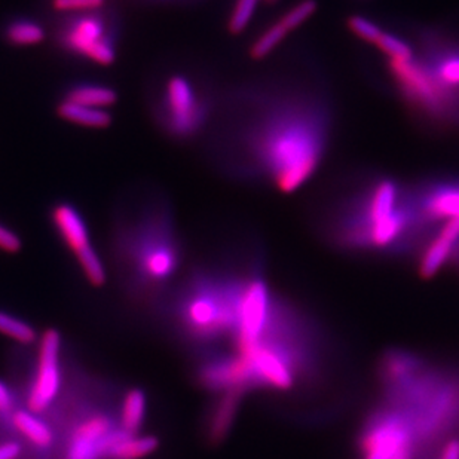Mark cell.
Returning <instances> with one entry per match:
<instances>
[{"instance_id":"obj_1","label":"cell","mask_w":459,"mask_h":459,"mask_svg":"<svg viewBox=\"0 0 459 459\" xmlns=\"http://www.w3.org/2000/svg\"><path fill=\"white\" fill-rule=\"evenodd\" d=\"M329 139V119L309 101L282 104L255 131L253 151L281 192H295L316 174Z\"/></svg>"},{"instance_id":"obj_2","label":"cell","mask_w":459,"mask_h":459,"mask_svg":"<svg viewBox=\"0 0 459 459\" xmlns=\"http://www.w3.org/2000/svg\"><path fill=\"white\" fill-rule=\"evenodd\" d=\"M425 223L416 195L393 178H381L345 205L336 238L352 248H403Z\"/></svg>"},{"instance_id":"obj_3","label":"cell","mask_w":459,"mask_h":459,"mask_svg":"<svg viewBox=\"0 0 459 459\" xmlns=\"http://www.w3.org/2000/svg\"><path fill=\"white\" fill-rule=\"evenodd\" d=\"M415 433L408 416L399 409H384L368 420L359 438L363 459H394L413 449Z\"/></svg>"},{"instance_id":"obj_4","label":"cell","mask_w":459,"mask_h":459,"mask_svg":"<svg viewBox=\"0 0 459 459\" xmlns=\"http://www.w3.org/2000/svg\"><path fill=\"white\" fill-rule=\"evenodd\" d=\"M60 44L67 51L100 65H110L117 60L115 39L108 20L97 13H82L72 17L61 29Z\"/></svg>"},{"instance_id":"obj_5","label":"cell","mask_w":459,"mask_h":459,"mask_svg":"<svg viewBox=\"0 0 459 459\" xmlns=\"http://www.w3.org/2000/svg\"><path fill=\"white\" fill-rule=\"evenodd\" d=\"M390 70L404 99L418 110L434 119L455 115V108L443 96L416 56L411 60H390Z\"/></svg>"},{"instance_id":"obj_6","label":"cell","mask_w":459,"mask_h":459,"mask_svg":"<svg viewBox=\"0 0 459 459\" xmlns=\"http://www.w3.org/2000/svg\"><path fill=\"white\" fill-rule=\"evenodd\" d=\"M273 299L264 280L253 278L241 289L237 307V345L239 352L252 350L273 325Z\"/></svg>"},{"instance_id":"obj_7","label":"cell","mask_w":459,"mask_h":459,"mask_svg":"<svg viewBox=\"0 0 459 459\" xmlns=\"http://www.w3.org/2000/svg\"><path fill=\"white\" fill-rule=\"evenodd\" d=\"M52 223L56 226L61 239L74 252L83 275L92 286L100 287L106 282V269L100 255L92 247L87 225L74 205L56 204L52 208Z\"/></svg>"},{"instance_id":"obj_8","label":"cell","mask_w":459,"mask_h":459,"mask_svg":"<svg viewBox=\"0 0 459 459\" xmlns=\"http://www.w3.org/2000/svg\"><path fill=\"white\" fill-rule=\"evenodd\" d=\"M61 336L56 330L49 329L39 341L38 368L27 394V408L36 415L51 408L60 393Z\"/></svg>"},{"instance_id":"obj_9","label":"cell","mask_w":459,"mask_h":459,"mask_svg":"<svg viewBox=\"0 0 459 459\" xmlns=\"http://www.w3.org/2000/svg\"><path fill=\"white\" fill-rule=\"evenodd\" d=\"M165 126L178 137L195 133L204 117V106L195 88L183 76L167 81L164 92Z\"/></svg>"},{"instance_id":"obj_10","label":"cell","mask_w":459,"mask_h":459,"mask_svg":"<svg viewBox=\"0 0 459 459\" xmlns=\"http://www.w3.org/2000/svg\"><path fill=\"white\" fill-rule=\"evenodd\" d=\"M122 434L108 416L90 415L74 429L65 459H104Z\"/></svg>"},{"instance_id":"obj_11","label":"cell","mask_w":459,"mask_h":459,"mask_svg":"<svg viewBox=\"0 0 459 459\" xmlns=\"http://www.w3.org/2000/svg\"><path fill=\"white\" fill-rule=\"evenodd\" d=\"M420 63L456 110L459 104V44L443 39L429 40Z\"/></svg>"},{"instance_id":"obj_12","label":"cell","mask_w":459,"mask_h":459,"mask_svg":"<svg viewBox=\"0 0 459 459\" xmlns=\"http://www.w3.org/2000/svg\"><path fill=\"white\" fill-rule=\"evenodd\" d=\"M148 237L137 243V266L151 281H165L178 269V255L174 239L162 230H146Z\"/></svg>"},{"instance_id":"obj_13","label":"cell","mask_w":459,"mask_h":459,"mask_svg":"<svg viewBox=\"0 0 459 459\" xmlns=\"http://www.w3.org/2000/svg\"><path fill=\"white\" fill-rule=\"evenodd\" d=\"M416 200L427 223L455 221L459 219V180L429 183Z\"/></svg>"},{"instance_id":"obj_14","label":"cell","mask_w":459,"mask_h":459,"mask_svg":"<svg viewBox=\"0 0 459 459\" xmlns=\"http://www.w3.org/2000/svg\"><path fill=\"white\" fill-rule=\"evenodd\" d=\"M459 248V219L449 221L438 230L420 255V277L431 278L445 266L447 260L458 252Z\"/></svg>"},{"instance_id":"obj_15","label":"cell","mask_w":459,"mask_h":459,"mask_svg":"<svg viewBox=\"0 0 459 459\" xmlns=\"http://www.w3.org/2000/svg\"><path fill=\"white\" fill-rule=\"evenodd\" d=\"M244 391L230 390L221 395V402L217 403L216 408L212 411V420H210V438L212 442H221L228 436L230 429L234 425L237 411H238L239 404H241V397Z\"/></svg>"},{"instance_id":"obj_16","label":"cell","mask_w":459,"mask_h":459,"mask_svg":"<svg viewBox=\"0 0 459 459\" xmlns=\"http://www.w3.org/2000/svg\"><path fill=\"white\" fill-rule=\"evenodd\" d=\"M13 429L26 437L31 445H35L39 449L51 447L54 443V433L45 420H40L39 416L30 411H22L17 409L11 416Z\"/></svg>"},{"instance_id":"obj_17","label":"cell","mask_w":459,"mask_h":459,"mask_svg":"<svg viewBox=\"0 0 459 459\" xmlns=\"http://www.w3.org/2000/svg\"><path fill=\"white\" fill-rule=\"evenodd\" d=\"M61 119L88 128H106L112 122V115L104 108H92L72 101L63 100L56 108Z\"/></svg>"},{"instance_id":"obj_18","label":"cell","mask_w":459,"mask_h":459,"mask_svg":"<svg viewBox=\"0 0 459 459\" xmlns=\"http://www.w3.org/2000/svg\"><path fill=\"white\" fill-rule=\"evenodd\" d=\"M160 446L153 436H130L122 434L119 440L108 449L104 459H142L151 455Z\"/></svg>"},{"instance_id":"obj_19","label":"cell","mask_w":459,"mask_h":459,"mask_svg":"<svg viewBox=\"0 0 459 459\" xmlns=\"http://www.w3.org/2000/svg\"><path fill=\"white\" fill-rule=\"evenodd\" d=\"M146 415V395L142 390H131L122 402L119 429L130 436H137Z\"/></svg>"},{"instance_id":"obj_20","label":"cell","mask_w":459,"mask_h":459,"mask_svg":"<svg viewBox=\"0 0 459 459\" xmlns=\"http://www.w3.org/2000/svg\"><path fill=\"white\" fill-rule=\"evenodd\" d=\"M65 100L92 108H110L117 103L115 90L101 85H76L65 94Z\"/></svg>"},{"instance_id":"obj_21","label":"cell","mask_w":459,"mask_h":459,"mask_svg":"<svg viewBox=\"0 0 459 459\" xmlns=\"http://www.w3.org/2000/svg\"><path fill=\"white\" fill-rule=\"evenodd\" d=\"M4 39L13 47H35L45 40L44 27L30 20H13L4 27Z\"/></svg>"},{"instance_id":"obj_22","label":"cell","mask_w":459,"mask_h":459,"mask_svg":"<svg viewBox=\"0 0 459 459\" xmlns=\"http://www.w3.org/2000/svg\"><path fill=\"white\" fill-rule=\"evenodd\" d=\"M0 333L22 345H30L36 341V330L30 325L4 311H0Z\"/></svg>"},{"instance_id":"obj_23","label":"cell","mask_w":459,"mask_h":459,"mask_svg":"<svg viewBox=\"0 0 459 459\" xmlns=\"http://www.w3.org/2000/svg\"><path fill=\"white\" fill-rule=\"evenodd\" d=\"M289 31L284 29L281 22H277L273 26L268 27L257 39L253 42L250 48V56L255 60H262L264 56H269L282 40L286 39Z\"/></svg>"},{"instance_id":"obj_24","label":"cell","mask_w":459,"mask_h":459,"mask_svg":"<svg viewBox=\"0 0 459 459\" xmlns=\"http://www.w3.org/2000/svg\"><path fill=\"white\" fill-rule=\"evenodd\" d=\"M260 0H237L228 20V30L232 35H239L252 22L255 8Z\"/></svg>"},{"instance_id":"obj_25","label":"cell","mask_w":459,"mask_h":459,"mask_svg":"<svg viewBox=\"0 0 459 459\" xmlns=\"http://www.w3.org/2000/svg\"><path fill=\"white\" fill-rule=\"evenodd\" d=\"M377 48L381 49L390 60H411L415 52L408 42L400 39L397 36L384 31L377 42Z\"/></svg>"},{"instance_id":"obj_26","label":"cell","mask_w":459,"mask_h":459,"mask_svg":"<svg viewBox=\"0 0 459 459\" xmlns=\"http://www.w3.org/2000/svg\"><path fill=\"white\" fill-rule=\"evenodd\" d=\"M316 0H302L299 4H295L293 8L289 9L278 22H281L284 29L290 33V31L296 30L298 27L302 26L305 22H307L316 13Z\"/></svg>"},{"instance_id":"obj_27","label":"cell","mask_w":459,"mask_h":459,"mask_svg":"<svg viewBox=\"0 0 459 459\" xmlns=\"http://www.w3.org/2000/svg\"><path fill=\"white\" fill-rule=\"evenodd\" d=\"M348 26L354 35L359 36V39L366 40L368 44L377 45V40L384 33L377 22H373L368 18L359 17V15L350 18Z\"/></svg>"},{"instance_id":"obj_28","label":"cell","mask_w":459,"mask_h":459,"mask_svg":"<svg viewBox=\"0 0 459 459\" xmlns=\"http://www.w3.org/2000/svg\"><path fill=\"white\" fill-rule=\"evenodd\" d=\"M106 0H51L52 8L60 13H92L103 6Z\"/></svg>"},{"instance_id":"obj_29","label":"cell","mask_w":459,"mask_h":459,"mask_svg":"<svg viewBox=\"0 0 459 459\" xmlns=\"http://www.w3.org/2000/svg\"><path fill=\"white\" fill-rule=\"evenodd\" d=\"M22 243L13 230L0 223V250L6 253H18L22 250Z\"/></svg>"},{"instance_id":"obj_30","label":"cell","mask_w":459,"mask_h":459,"mask_svg":"<svg viewBox=\"0 0 459 459\" xmlns=\"http://www.w3.org/2000/svg\"><path fill=\"white\" fill-rule=\"evenodd\" d=\"M15 409V399L13 391L4 381H0V418L11 420Z\"/></svg>"},{"instance_id":"obj_31","label":"cell","mask_w":459,"mask_h":459,"mask_svg":"<svg viewBox=\"0 0 459 459\" xmlns=\"http://www.w3.org/2000/svg\"><path fill=\"white\" fill-rule=\"evenodd\" d=\"M20 455H22V446H20V443H0V459H18Z\"/></svg>"},{"instance_id":"obj_32","label":"cell","mask_w":459,"mask_h":459,"mask_svg":"<svg viewBox=\"0 0 459 459\" xmlns=\"http://www.w3.org/2000/svg\"><path fill=\"white\" fill-rule=\"evenodd\" d=\"M438 459H459V440L447 442Z\"/></svg>"},{"instance_id":"obj_33","label":"cell","mask_w":459,"mask_h":459,"mask_svg":"<svg viewBox=\"0 0 459 459\" xmlns=\"http://www.w3.org/2000/svg\"><path fill=\"white\" fill-rule=\"evenodd\" d=\"M411 456H413V449H409V451H404L403 454H400V455L394 459H411Z\"/></svg>"},{"instance_id":"obj_34","label":"cell","mask_w":459,"mask_h":459,"mask_svg":"<svg viewBox=\"0 0 459 459\" xmlns=\"http://www.w3.org/2000/svg\"><path fill=\"white\" fill-rule=\"evenodd\" d=\"M268 4H275V2H278V0H266Z\"/></svg>"}]
</instances>
